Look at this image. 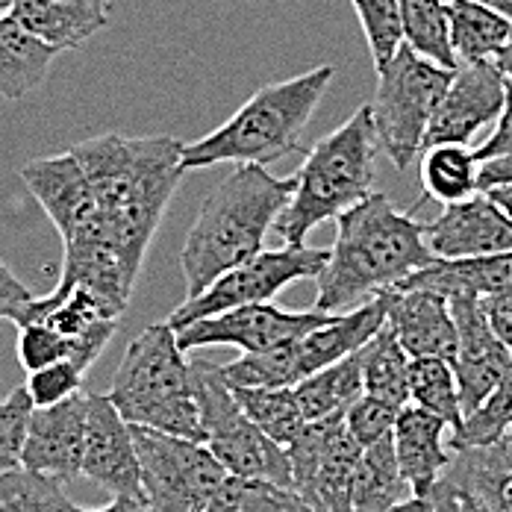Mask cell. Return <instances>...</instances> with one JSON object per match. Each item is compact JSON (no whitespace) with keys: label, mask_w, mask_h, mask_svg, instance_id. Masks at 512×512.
<instances>
[{"label":"cell","mask_w":512,"mask_h":512,"mask_svg":"<svg viewBox=\"0 0 512 512\" xmlns=\"http://www.w3.org/2000/svg\"><path fill=\"white\" fill-rule=\"evenodd\" d=\"M454 71L418 56L410 45H401L380 71H374L377 92L374 101L368 103L374 136L380 151L392 159L401 174L410 168L418 151H424L430 118Z\"/></svg>","instance_id":"cell-6"},{"label":"cell","mask_w":512,"mask_h":512,"mask_svg":"<svg viewBox=\"0 0 512 512\" xmlns=\"http://www.w3.org/2000/svg\"><path fill=\"white\" fill-rule=\"evenodd\" d=\"M362 348L295 383V398L307 421L345 415L362 398Z\"/></svg>","instance_id":"cell-25"},{"label":"cell","mask_w":512,"mask_h":512,"mask_svg":"<svg viewBox=\"0 0 512 512\" xmlns=\"http://www.w3.org/2000/svg\"><path fill=\"white\" fill-rule=\"evenodd\" d=\"M357 439L345 415L307 421L301 436L286 445L292 465V486L312 512H351V486L359 460Z\"/></svg>","instance_id":"cell-10"},{"label":"cell","mask_w":512,"mask_h":512,"mask_svg":"<svg viewBox=\"0 0 512 512\" xmlns=\"http://www.w3.org/2000/svg\"><path fill=\"white\" fill-rule=\"evenodd\" d=\"M83 374L86 371H80L71 359H59L45 368L27 371L24 389H27L33 407H53L83 389Z\"/></svg>","instance_id":"cell-39"},{"label":"cell","mask_w":512,"mask_h":512,"mask_svg":"<svg viewBox=\"0 0 512 512\" xmlns=\"http://www.w3.org/2000/svg\"><path fill=\"white\" fill-rule=\"evenodd\" d=\"M404 45L442 68H460V59L451 45V21L445 0H398Z\"/></svg>","instance_id":"cell-30"},{"label":"cell","mask_w":512,"mask_h":512,"mask_svg":"<svg viewBox=\"0 0 512 512\" xmlns=\"http://www.w3.org/2000/svg\"><path fill=\"white\" fill-rule=\"evenodd\" d=\"M386 512H433V507H430V495H412V498H401L395 507H389Z\"/></svg>","instance_id":"cell-48"},{"label":"cell","mask_w":512,"mask_h":512,"mask_svg":"<svg viewBox=\"0 0 512 512\" xmlns=\"http://www.w3.org/2000/svg\"><path fill=\"white\" fill-rule=\"evenodd\" d=\"M507 154H512V80H507V98H504V109H501V115H498V121H495L492 136L474 151L477 162Z\"/></svg>","instance_id":"cell-43"},{"label":"cell","mask_w":512,"mask_h":512,"mask_svg":"<svg viewBox=\"0 0 512 512\" xmlns=\"http://www.w3.org/2000/svg\"><path fill=\"white\" fill-rule=\"evenodd\" d=\"M512 427V368L501 377V383L486 395V401L462 415L460 427L451 430L448 448L462 451V448H480V445H492L498 439L507 436Z\"/></svg>","instance_id":"cell-35"},{"label":"cell","mask_w":512,"mask_h":512,"mask_svg":"<svg viewBox=\"0 0 512 512\" xmlns=\"http://www.w3.org/2000/svg\"><path fill=\"white\" fill-rule=\"evenodd\" d=\"M377 148L371 109L359 106L342 127L309 148L304 165L292 174L295 192L271 230L286 245H307L315 227L336 221L342 212L368 198L374 192Z\"/></svg>","instance_id":"cell-4"},{"label":"cell","mask_w":512,"mask_h":512,"mask_svg":"<svg viewBox=\"0 0 512 512\" xmlns=\"http://www.w3.org/2000/svg\"><path fill=\"white\" fill-rule=\"evenodd\" d=\"M189 374L195 404L201 412L204 445L224 465V471L292 486V465L286 448L268 439L242 412L230 383L221 374V365L204 357H189Z\"/></svg>","instance_id":"cell-7"},{"label":"cell","mask_w":512,"mask_h":512,"mask_svg":"<svg viewBox=\"0 0 512 512\" xmlns=\"http://www.w3.org/2000/svg\"><path fill=\"white\" fill-rule=\"evenodd\" d=\"M404 477L395 457L392 436L359 451L351 486V512H386L404 498Z\"/></svg>","instance_id":"cell-27"},{"label":"cell","mask_w":512,"mask_h":512,"mask_svg":"<svg viewBox=\"0 0 512 512\" xmlns=\"http://www.w3.org/2000/svg\"><path fill=\"white\" fill-rule=\"evenodd\" d=\"M507 98V77L495 62H462L436 106L424 148L468 145L483 127L495 124Z\"/></svg>","instance_id":"cell-12"},{"label":"cell","mask_w":512,"mask_h":512,"mask_svg":"<svg viewBox=\"0 0 512 512\" xmlns=\"http://www.w3.org/2000/svg\"><path fill=\"white\" fill-rule=\"evenodd\" d=\"M448 301H451V312L457 321V357L451 365L457 374L462 415H468L486 401V395L510 371L512 351L492 330L483 298L457 295Z\"/></svg>","instance_id":"cell-13"},{"label":"cell","mask_w":512,"mask_h":512,"mask_svg":"<svg viewBox=\"0 0 512 512\" xmlns=\"http://www.w3.org/2000/svg\"><path fill=\"white\" fill-rule=\"evenodd\" d=\"M330 318H333L330 312H318V309L289 312L274 307L271 301H262V304H245L209 318H198L189 327L177 330V342L186 354L212 345H233L245 354V351H262L301 339L304 333L321 327Z\"/></svg>","instance_id":"cell-11"},{"label":"cell","mask_w":512,"mask_h":512,"mask_svg":"<svg viewBox=\"0 0 512 512\" xmlns=\"http://www.w3.org/2000/svg\"><path fill=\"white\" fill-rule=\"evenodd\" d=\"M427 495H430L433 512H474L468 507V501L460 495V489L454 483H448L445 477H439V483Z\"/></svg>","instance_id":"cell-46"},{"label":"cell","mask_w":512,"mask_h":512,"mask_svg":"<svg viewBox=\"0 0 512 512\" xmlns=\"http://www.w3.org/2000/svg\"><path fill=\"white\" fill-rule=\"evenodd\" d=\"M477 186H480V192L495 189V186H512V154L483 159L480 174H477Z\"/></svg>","instance_id":"cell-45"},{"label":"cell","mask_w":512,"mask_h":512,"mask_svg":"<svg viewBox=\"0 0 512 512\" xmlns=\"http://www.w3.org/2000/svg\"><path fill=\"white\" fill-rule=\"evenodd\" d=\"M480 162L468 145H433L421 159V189L439 204H457L480 192Z\"/></svg>","instance_id":"cell-29"},{"label":"cell","mask_w":512,"mask_h":512,"mask_svg":"<svg viewBox=\"0 0 512 512\" xmlns=\"http://www.w3.org/2000/svg\"><path fill=\"white\" fill-rule=\"evenodd\" d=\"M398 289H433L445 298L471 295L495 298L512 292V248L501 254L468 256V259H433L412 271Z\"/></svg>","instance_id":"cell-23"},{"label":"cell","mask_w":512,"mask_h":512,"mask_svg":"<svg viewBox=\"0 0 512 512\" xmlns=\"http://www.w3.org/2000/svg\"><path fill=\"white\" fill-rule=\"evenodd\" d=\"M36 301V292H30L3 262H0V324L12 321L18 324L27 307Z\"/></svg>","instance_id":"cell-42"},{"label":"cell","mask_w":512,"mask_h":512,"mask_svg":"<svg viewBox=\"0 0 512 512\" xmlns=\"http://www.w3.org/2000/svg\"><path fill=\"white\" fill-rule=\"evenodd\" d=\"M398 412H401L398 407H392V404H386V401L362 392V398L354 401L351 410L345 412V424H348L351 436L357 439L359 448H368V445L392 436L395 421H398Z\"/></svg>","instance_id":"cell-41"},{"label":"cell","mask_w":512,"mask_h":512,"mask_svg":"<svg viewBox=\"0 0 512 512\" xmlns=\"http://www.w3.org/2000/svg\"><path fill=\"white\" fill-rule=\"evenodd\" d=\"M330 256V248H309V245H286L280 251H259L251 259L239 262L236 268L224 271L212 280L201 295L186 298L171 312L168 327L177 333L198 318H209L227 309L262 304L280 295L286 286L298 280H315Z\"/></svg>","instance_id":"cell-9"},{"label":"cell","mask_w":512,"mask_h":512,"mask_svg":"<svg viewBox=\"0 0 512 512\" xmlns=\"http://www.w3.org/2000/svg\"><path fill=\"white\" fill-rule=\"evenodd\" d=\"M495 68H498L507 80H512V39H510V45L495 56Z\"/></svg>","instance_id":"cell-50"},{"label":"cell","mask_w":512,"mask_h":512,"mask_svg":"<svg viewBox=\"0 0 512 512\" xmlns=\"http://www.w3.org/2000/svg\"><path fill=\"white\" fill-rule=\"evenodd\" d=\"M445 430H451L439 415L407 404L398 412L392 442L401 477L412 495H427L445 474L454 451H445Z\"/></svg>","instance_id":"cell-19"},{"label":"cell","mask_w":512,"mask_h":512,"mask_svg":"<svg viewBox=\"0 0 512 512\" xmlns=\"http://www.w3.org/2000/svg\"><path fill=\"white\" fill-rule=\"evenodd\" d=\"M504 439H510V442H512V427H510V430H507V436H504Z\"/></svg>","instance_id":"cell-53"},{"label":"cell","mask_w":512,"mask_h":512,"mask_svg":"<svg viewBox=\"0 0 512 512\" xmlns=\"http://www.w3.org/2000/svg\"><path fill=\"white\" fill-rule=\"evenodd\" d=\"M62 51L27 33L12 15H0V98L21 101L36 92Z\"/></svg>","instance_id":"cell-24"},{"label":"cell","mask_w":512,"mask_h":512,"mask_svg":"<svg viewBox=\"0 0 512 512\" xmlns=\"http://www.w3.org/2000/svg\"><path fill=\"white\" fill-rule=\"evenodd\" d=\"M351 6L357 12L362 36L368 42L374 71H380L404 45L401 3L398 0H351Z\"/></svg>","instance_id":"cell-37"},{"label":"cell","mask_w":512,"mask_h":512,"mask_svg":"<svg viewBox=\"0 0 512 512\" xmlns=\"http://www.w3.org/2000/svg\"><path fill=\"white\" fill-rule=\"evenodd\" d=\"M18 362L24 371L45 368L51 362L68 359V339L59 336L48 321H24L18 324Z\"/></svg>","instance_id":"cell-40"},{"label":"cell","mask_w":512,"mask_h":512,"mask_svg":"<svg viewBox=\"0 0 512 512\" xmlns=\"http://www.w3.org/2000/svg\"><path fill=\"white\" fill-rule=\"evenodd\" d=\"M83 477L98 483L103 492L145 495L139 480V457L130 424L121 418L109 395H86V448Z\"/></svg>","instance_id":"cell-15"},{"label":"cell","mask_w":512,"mask_h":512,"mask_svg":"<svg viewBox=\"0 0 512 512\" xmlns=\"http://www.w3.org/2000/svg\"><path fill=\"white\" fill-rule=\"evenodd\" d=\"M71 512H151L148 507V498L145 495H115L109 507L103 510H86V507H71Z\"/></svg>","instance_id":"cell-47"},{"label":"cell","mask_w":512,"mask_h":512,"mask_svg":"<svg viewBox=\"0 0 512 512\" xmlns=\"http://www.w3.org/2000/svg\"><path fill=\"white\" fill-rule=\"evenodd\" d=\"M436 256L427 248L424 221L401 212L386 192H371L336 218V242L315 277L318 312H345L380 292L398 289L412 271Z\"/></svg>","instance_id":"cell-1"},{"label":"cell","mask_w":512,"mask_h":512,"mask_svg":"<svg viewBox=\"0 0 512 512\" xmlns=\"http://www.w3.org/2000/svg\"><path fill=\"white\" fill-rule=\"evenodd\" d=\"M230 389H233L242 412L268 439H274L283 448L292 445L301 436V430L307 427V418L295 398V386H274V389L230 386Z\"/></svg>","instance_id":"cell-32"},{"label":"cell","mask_w":512,"mask_h":512,"mask_svg":"<svg viewBox=\"0 0 512 512\" xmlns=\"http://www.w3.org/2000/svg\"><path fill=\"white\" fill-rule=\"evenodd\" d=\"M392 292H380L374 298H368L365 304H359L345 315H333L330 321H324L321 327L304 333L301 339H295L298 348V362H301V374L309 377L312 371L333 365L342 357L359 351L389 318V307H392Z\"/></svg>","instance_id":"cell-20"},{"label":"cell","mask_w":512,"mask_h":512,"mask_svg":"<svg viewBox=\"0 0 512 512\" xmlns=\"http://www.w3.org/2000/svg\"><path fill=\"white\" fill-rule=\"evenodd\" d=\"M83 448H86V392L53 407H33L21 465L48 474L59 483L83 477Z\"/></svg>","instance_id":"cell-14"},{"label":"cell","mask_w":512,"mask_h":512,"mask_svg":"<svg viewBox=\"0 0 512 512\" xmlns=\"http://www.w3.org/2000/svg\"><path fill=\"white\" fill-rule=\"evenodd\" d=\"M109 398L127 424L204 442L189 359L168 321L151 324L130 339L118 362Z\"/></svg>","instance_id":"cell-5"},{"label":"cell","mask_w":512,"mask_h":512,"mask_svg":"<svg viewBox=\"0 0 512 512\" xmlns=\"http://www.w3.org/2000/svg\"><path fill=\"white\" fill-rule=\"evenodd\" d=\"M62 483L24 465L0 474V512H71Z\"/></svg>","instance_id":"cell-36"},{"label":"cell","mask_w":512,"mask_h":512,"mask_svg":"<svg viewBox=\"0 0 512 512\" xmlns=\"http://www.w3.org/2000/svg\"><path fill=\"white\" fill-rule=\"evenodd\" d=\"M12 3H15V0H0V15H9Z\"/></svg>","instance_id":"cell-52"},{"label":"cell","mask_w":512,"mask_h":512,"mask_svg":"<svg viewBox=\"0 0 512 512\" xmlns=\"http://www.w3.org/2000/svg\"><path fill=\"white\" fill-rule=\"evenodd\" d=\"M486 195L501 206L507 215L512 218V186H495V189H486Z\"/></svg>","instance_id":"cell-49"},{"label":"cell","mask_w":512,"mask_h":512,"mask_svg":"<svg viewBox=\"0 0 512 512\" xmlns=\"http://www.w3.org/2000/svg\"><path fill=\"white\" fill-rule=\"evenodd\" d=\"M21 180L39 206L48 212L53 227L62 236V245L101 212L92 183L71 151L27 162L21 168Z\"/></svg>","instance_id":"cell-17"},{"label":"cell","mask_w":512,"mask_h":512,"mask_svg":"<svg viewBox=\"0 0 512 512\" xmlns=\"http://www.w3.org/2000/svg\"><path fill=\"white\" fill-rule=\"evenodd\" d=\"M410 404L439 415L451 430L462 421L457 374L448 359L418 357L410 362ZM448 430V433H451Z\"/></svg>","instance_id":"cell-34"},{"label":"cell","mask_w":512,"mask_h":512,"mask_svg":"<svg viewBox=\"0 0 512 512\" xmlns=\"http://www.w3.org/2000/svg\"><path fill=\"white\" fill-rule=\"evenodd\" d=\"M30 412H33V401L24 386H15L0 401V474L21 465Z\"/></svg>","instance_id":"cell-38"},{"label":"cell","mask_w":512,"mask_h":512,"mask_svg":"<svg viewBox=\"0 0 512 512\" xmlns=\"http://www.w3.org/2000/svg\"><path fill=\"white\" fill-rule=\"evenodd\" d=\"M204 512H312L295 486L227 474Z\"/></svg>","instance_id":"cell-31"},{"label":"cell","mask_w":512,"mask_h":512,"mask_svg":"<svg viewBox=\"0 0 512 512\" xmlns=\"http://www.w3.org/2000/svg\"><path fill=\"white\" fill-rule=\"evenodd\" d=\"M386 327L412 359L457 357V321L451 301L433 289H395Z\"/></svg>","instance_id":"cell-18"},{"label":"cell","mask_w":512,"mask_h":512,"mask_svg":"<svg viewBox=\"0 0 512 512\" xmlns=\"http://www.w3.org/2000/svg\"><path fill=\"white\" fill-rule=\"evenodd\" d=\"M448 21L460 62H495L510 45L512 24L480 0H448Z\"/></svg>","instance_id":"cell-26"},{"label":"cell","mask_w":512,"mask_h":512,"mask_svg":"<svg viewBox=\"0 0 512 512\" xmlns=\"http://www.w3.org/2000/svg\"><path fill=\"white\" fill-rule=\"evenodd\" d=\"M336 77L333 65H318L292 80L268 83L242 103L221 127L183 145V171L209 165H271L301 151V136Z\"/></svg>","instance_id":"cell-3"},{"label":"cell","mask_w":512,"mask_h":512,"mask_svg":"<svg viewBox=\"0 0 512 512\" xmlns=\"http://www.w3.org/2000/svg\"><path fill=\"white\" fill-rule=\"evenodd\" d=\"M139 480L151 512H204L221 480L224 465L212 457L204 442L171 436L154 427L130 424Z\"/></svg>","instance_id":"cell-8"},{"label":"cell","mask_w":512,"mask_h":512,"mask_svg":"<svg viewBox=\"0 0 512 512\" xmlns=\"http://www.w3.org/2000/svg\"><path fill=\"white\" fill-rule=\"evenodd\" d=\"M295 192V177H274L265 165H236L209 195L183 242L186 298L262 251L268 230Z\"/></svg>","instance_id":"cell-2"},{"label":"cell","mask_w":512,"mask_h":512,"mask_svg":"<svg viewBox=\"0 0 512 512\" xmlns=\"http://www.w3.org/2000/svg\"><path fill=\"white\" fill-rule=\"evenodd\" d=\"M103 3H106V6H109V9H112V3H115V0H103Z\"/></svg>","instance_id":"cell-54"},{"label":"cell","mask_w":512,"mask_h":512,"mask_svg":"<svg viewBox=\"0 0 512 512\" xmlns=\"http://www.w3.org/2000/svg\"><path fill=\"white\" fill-rule=\"evenodd\" d=\"M410 362L395 333L383 324L362 345V389L398 410L410 404Z\"/></svg>","instance_id":"cell-28"},{"label":"cell","mask_w":512,"mask_h":512,"mask_svg":"<svg viewBox=\"0 0 512 512\" xmlns=\"http://www.w3.org/2000/svg\"><path fill=\"white\" fill-rule=\"evenodd\" d=\"M424 239L436 259L501 254L512 248V218L486 192H474L424 224Z\"/></svg>","instance_id":"cell-16"},{"label":"cell","mask_w":512,"mask_h":512,"mask_svg":"<svg viewBox=\"0 0 512 512\" xmlns=\"http://www.w3.org/2000/svg\"><path fill=\"white\" fill-rule=\"evenodd\" d=\"M480 3L492 6L495 12H501V15H504V18L512 24V0H480Z\"/></svg>","instance_id":"cell-51"},{"label":"cell","mask_w":512,"mask_h":512,"mask_svg":"<svg viewBox=\"0 0 512 512\" xmlns=\"http://www.w3.org/2000/svg\"><path fill=\"white\" fill-rule=\"evenodd\" d=\"M221 374L230 386H248V389L295 386L304 380L295 339L262 351H245L239 359L221 365Z\"/></svg>","instance_id":"cell-33"},{"label":"cell","mask_w":512,"mask_h":512,"mask_svg":"<svg viewBox=\"0 0 512 512\" xmlns=\"http://www.w3.org/2000/svg\"><path fill=\"white\" fill-rule=\"evenodd\" d=\"M9 15L56 51L80 48L109 24L103 0H15Z\"/></svg>","instance_id":"cell-22"},{"label":"cell","mask_w":512,"mask_h":512,"mask_svg":"<svg viewBox=\"0 0 512 512\" xmlns=\"http://www.w3.org/2000/svg\"><path fill=\"white\" fill-rule=\"evenodd\" d=\"M483 307H486L492 330L504 339V345L512 351V292L495 295V298H483Z\"/></svg>","instance_id":"cell-44"},{"label":"cell","mask_w":512,"mask_h":512,"mask_svg":"<svg viewBox=\"0 0 512 512\" xmlns=\"http://www.w3.org/2000/svg\"><path fill=\"white\" fill-rule=\"evenodd\" d=\"M474 512H512V442L454 451L445 474Z\"/></svg>","instance_id":"cell-21"}]
</instances>
